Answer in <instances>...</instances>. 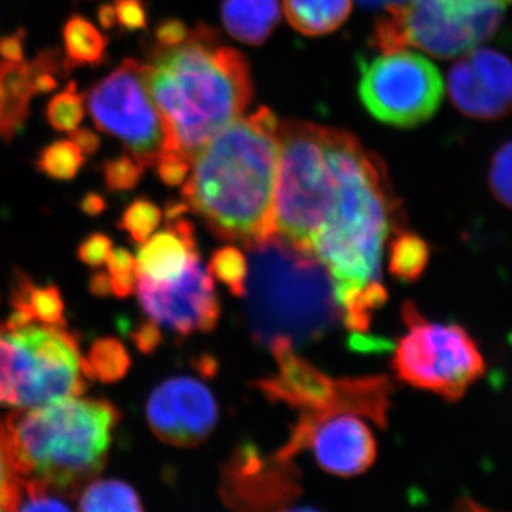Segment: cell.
<instances>
[{
	"label": "cell",
	"mask_w": 512,
	"mask_h": 512,
	"mask_svg": "<svg viewBox=\"0 0 512 512\" xmlns=\"http://www.w3.org/2000/svg\"><path fill=\"white\" fill-rule=\"evenodd\" d=\"M429 261V244L413 232H400L390 244L389 271L400 281H417L426 271Z\"/></svg>",
	"instance_id": "cell-25"
},
{
	"label": "cell",
	"mask_w": 512,
	"mask_h": 512,
	"mask_svg": "<svg viewBox=\"0 0 512 512\" xmlns=\"http://www.w3.org/2000/svg\"><path fill=\"white\" fill-rule=\"evenodd\" d=\"M220 494L234 510H295L302 488L292 460L266 457L254 444L242 443L222 468Z\"/></svg>",
	"instance_id": "cell-12"
},
{
	"label": "cell",
	"mask_w": 512,
	"mask_h": 512,
	"mask_svg": "<svg viewBox=\"0 0 512 512\" xmlns=\"http://www.w3.org/2000/svg\"><path fill=\"white\" fill-rule=\"evenodd\" d=\"M150 429L175 447H197L210 437L218 421V404L211 390L192 377L165 380L147 403Z\"/></svg>",
	"instance_id": "cell-14"
},
{
	"label": "cell",
	"mask_w": 512,
	"mask_h": 512,
	"mask_svg": "<svg viewBox=\"0 0 512 512\" xmlns=\"http://www.w3.org/2000/svg\"><path fill=\"white\" fill-rule=\"evenodd\" d=\"M161 221H163V211L156 202L140 197L124 210L119 228L128 232L131 239L138 244H143L160 227Z\"/></svg>",
	"instance_id": "cell-31"
},
{
	"label": "cell",
	"mask_w": 512,
	"mask_h": 512,
	"mask_svg": "<svg viewBox=\"0 0 512 512\" xmlns=\"http://www.w3.org/2000/svg\"><path fill=\"white\" fill-rule=\"evenodd\" d=\"M111 249H113V241L107 234L103 232H94L86 239L77 249V258L92 268H100L107 262Z\"/></svg>",
	"instance_id": "cell-35"
},
{
	"label": "cell",
	"mask_w": 512,
	"mask_h": 512,
	"mask_svg": "<svg viewBox=\"0 0 512 512\" xmlns=\"http://www.w3.org/2000/svg\"><path fill=\"white\" fill-rule=\"evenodd\" d=\"M190 33L184 22L177 19L163 20L157 26L154 36H156V46L170 47L184 42L185 37Z\"/></svg>",
	"instance_id": "cell-37"
},
{
	"label": "cell",
	"mask_w": 512,
	"mask_h": 512,
	"mask_svg": "<svg viewBox=\"0 0 512 512\" xmlns=\"http://www.w3.org/2000/svg\"><path fill=\"white\" fill-rule=\"evenodd\" d=\"M136 291L148 318L181 336L217 328L221 306L211 274L192 259L187 271L171 282H153L137 276Z\"/></svg>",
	"instance_id": "cell-13"
},
{
	"label": "cell",
	"mask_w": 512,
	"mask_h": 512,
	"mask_svg": "<svg viewBox=\"0 0 512 512\" xmlns=\"http://www.w3.org/2000/svg\"><path fill=\"white\" fill-rule=\"evenodd\" d=\"M12 306L25 309L46 325L66 326L64 303L56 286H36L25 274L16 275L13 284Z\"/></svg>",
	"instance_id": "cell-23"
},
{
	"label": "cell",
	"mask_w": 512,
	"mask_h": 512,
	"mask_svg": "<svg viewBox=\"0 0 512 512\" xmlns=\"http://www.w3.org/2000/svg\"><path fill=\"white\" fill-rule=\"evenodd\" d=\"M448 72L451 101L477 120H498L512 111V60L498 50H468Z\"/></svg>",
	"instance_id": "cell-15"
},
{
	"label": "cell",
	"mask_w": 512,
	"mask_h": 512,
	"mask_svg": "<svg viewBox=\"0 0 512 512\" xmlns=\"http://www.w3.org/2000/svg\"><path fill=\"white\" fill-rule=\"evenodd\" d=\"M248 261L237 247L227 245L212 254L208 272L227 286L234 296H245L247 291Z\"/></svg>",
	"instance_id": "cell-29"
},
{
	"label": "cell",
	"mask_w": 512,
	"mask_h": 512,
	"mask_svg": "<svg viewBox=\"0 0 512 512\" xmlns=\"http://www.w3.org/2000/svg\"><path fill=\"white\" fill-rule=\"evenodd\" d=\"M144 72L164 124L161 154L188 163L222 128L239 119L251 101L247 59L221 45L208 26L190 30L178 45L154 47Z\"/></svg>",
	"instance_id": "cell-2"
},
{
	"label": "cell",
	"mask_w": 512,
	"mask_h": 512,
	"mask_svg": "<svg viewBox=\"0 0 512 512\" xmlns=\"http://www.w3.org/2000/svg\"><path fill=\"white\" fill-rule=\"evenodd\" d=\"M329 134V127L303 121H286L278 127L275 231L303 251L312 252L335 201Z\"/></svg>",
	"instance_id": "cell-6"
},
{
	"label": "cell",
	"mask_w": 512,
	"mask_h": 512,
	"mask_svg": "<svg viewBox=\"0 0 512 512\" xmlns=\"http://www.w3.org/2000/svg\"><path fill=\"white\" fill-rule=\"evenodd\" d=\"M116 26L121 33H134L147 28L148 9L146 0H113Z\"/></svg>",
	"instance_id": "cell-34"
},
{
	"label": "cell",
	"mask_w": 512,
	"mask_h": 512,
	"mask_svg": "<svg viewBox=\"0 0 512 512\" xmlns=\"http://www.w3.org/2000/svg\"><path fill=\"white\" fill-rule=\"evenodd\" d=\"M278 127L275 114L261 107L222 128L192 160L184 204L217 237L248 247L276 234Z\"/></svg>",
	"instance_id": "cell-1"
},
{
	"label": "cell",
	"mask_w": 512,
	"mask_h": 512,
	"mask_svg": "<svg viewBox=\"0 0 512 512\" xmlns=\"http://www.w3.org/2000/svg\"><path fill=\"white\" fill-rule=\"evenodd\" d=\"M488 185L495 200L512 210V140L498 148L490 164Z\"/></svg>",
	"instance_id": "cell-33"
},
{
	"label": "cell",
	"mask_w": 512,
	"mask_h": 512,
	"mask_svg": "<svg viewBox=\"0 0 512 512\" xmlns=\"http://www.w3.org/2000/svg\"><path fill=\"white\" fill-rule=\"evenodd\" d=\"M110 276L137 274L136 259L124 248L111 249L106 262Z\"/></svg>",
	"instance_id": "cell-40"
},
{
	"label": "cell",
	"mask_w": 512,
	"mask_h": 512,
	"mask_svg": "<svg viewBox=\"0 0 512 512\" xmlns=\"http://www.w3.org/2000/svg\"><path fill=\"white\" fill-rule=\"evenodd\" d=\"M64 76L83 67H99L107 62L109 39L92 20L72 15L62 30Z\"/></svg>",
	"instance_id": "cell-21"
},
{
	"label": "cell",
	"mask_w": 512,
	"mask_h": 512,
	"mask_svg": "<svg viewBox=\"0 0 512 512\" xmlns=\"http://www.w3.org/2000/svg\"><path fill=\"white\" fill-rule=\"evenodd\" d=\"M87 157L72 140H56L42 148L36 170L53 181H72L86 164Z\"/></svg>",
	"instance_id": "cell-26"
},
{
	"label": "cell",
	"mask_w": 512,
	"mask_h": 512,
	"mask_svg": "<svg viewBox=\"0 0 512 512\" xmlns=\"http://www.w3.org/2000/svg\"><path fill=\"white\" fill-rule=\"evenodd\" d=\"M97 19H99L101 28L114 29V26H116V12H114L113 3H101L99 9H97Z\"/></svg>",
	"instance_id": "cell-45"
},
{
	"label": "cell",
	"mask_w": 512,
	"mask_h": 512,
	"mask_svg": "<svg viewBox=\"0 0 512 512\" xmlns=\"http://www.w3.org/2000/svg\"><path fill=\"white\" fill-rule=\"evenodd\" d=\"M25 30H16L12 35L0 39V59L6 62H25Z\"/></svg>",
	"instance_id": "cell-39"
},
{
	"label": "cell",
	"mask_w": 512,
	"mask_h": 512,
	"mask_svg": "<svg viewBox=\"0 0 512 512\" xmlns=\"http://www.w3.org/2000/svg\"><path fill=\"white\" fill-rule=\"evenodd\" d=\"M120 419L119 410L100 399L64 397L19 407L5 424L20 478L74 497L106 466Z\"/></svg>",
	"instance_id": "cell-4"
},
{
	"label": "cell",
	"mask_w": 512,
	"mask_h": 512,
	"mask_svg": "<svg viewBox=\"0 0 512 512\" xmlns=\"http://www.w3.org/2000/svg\"><path fill=\"white\" fill-rule=\"evenodd\" d=\"M392 384L386 376L343 377L339 379L338 392L328 409L318 413H302L285 446L275 456L292 460L306 450L312 431L320 421L340 413H352L375 421L386 429Z\"/></svg>",
	"instance_id": "cell-16"
},
{
	"label": "cell",
	"mask_w": 512,
	"mask_h": 512,
	"mask_svg": "<svg viewBox=\"0 0 512 512\" xmlns=\"http://www.w3.org/2000/svg\"><path fill=\"white\" fill-rule=\"evenodd\" d=\"M94 375L66 326L0 325V404L33 407L79 397Z\"/></svg>",
	"instance_id": "cell-7"
},
{
	"label": "cell",
	"mask_w": 512,
	"mask_h": 512,
	"mask_svg": "<svg viewBox=\"0 0 512 512\" xmlns=\"http://www.w3.org/2000/svg\"><path fill=\"white\" fill-rule=\"evenodd\" d=\"M80 210L89 217H99L107 210L106 198L97 192H87L80 201Z\"/></svg>",
	"instance_id": "cell-42"
},
{
	"label": "cell",
	"mask_w": 512,
	"mask_h": 512,
	"mask_svg": "<svg viewBox=\"0 0 512 512\" xmlns=\"http://www.w3.org/2000/svg\"><path fill=\"white\" fill-rule=\"evenodd\" d=\"M86 360L94 379L104 383H116L124 379L131 366L130 355L123 343L114 338L96 340Z\"/></svg>",
	"instance_id": "cell-27"
},
{
	"label": "cell",
	"mask_w": 512,
	"mask_h": 512,
	"mask_svg": "<svg viewBox=\"0 0 512 512\" xmlns=\"http://www.w3.org/2000/svg\"><path fill=\"white\" fill-rule=\"evenodd\" d=\"M131 339L136 343L137 349L141 353L151 355V353L156 352L163 338H161L160 328H158L157 323L151 320V322L140 323L137 329L131 333Z\"/></svg>",
	"instance_id": "cell-38"
},
{
	"label": "cell",
	"mask_w": 512,
	"mask_h": 512,
	"mask_svg": "<svg viewBox=\"0 0 512 512\" xmlns=\"http://www.w3.org/2000/svg\"><path fill=\"white\" fill-rule=\"evenodd\" d=\"M183 214L168 217L167 227L151 235L138 248L137 276L153 282L175 281L187 271L192 259L200 255L194 227Z\"/></svg>",
	"instance_id": "cell-19"
},
{
	"label": "cell",
	"mask_w": 512,
	"mask_h": 512,
	"mask_svg": "<svg viewBox=\"0 0 512 512\" xmlns=\"http://www.w3.org/2000/svg\"><path fill=\"white\" fill-rule=\"evenodd\" d=\"M86 113V97L79 92L77 84L70 82L55 94L46 106V120L59 133H72L80 127Z\"/></svg>",
	"instance_id": "cell-28"
},
{
	"label": "cell",
	"mask_w": 512,
	"mask_h": 512,
	"mask_svg": "<svg viewBox=\"0 0 512 512\" xmlns=\"http://www.w3.org/2000/svg\"><path fill=\"white\" fill-rule=\"evenodd\" d=\"M137 274L124 276H111V291L117 298H127L136 291Z\"/></svg>",
	"instance_id": "cell-43"
},
{
	"label": "cell",
	"mask_w": 512,
	"mask_h": 512,
	"mask_svg": "<svg viewBox=\"0 0 512 512\" xmlns=\"http://www.w3.org/2000/svg\"><path fill=\"white\" fill-rule=\"evenodd\" d=\"M335 201L312 245L328 268L338 303L382 278L384 242L392 220V195L377 158L343 130L330 128Z\"/></svg>",
	"instance_id": "cell-3"
},
{
	"label": "cell",
	"mask_w": 512,
	"mask_h": 512,
	"mask_svg": "<svg viewBox=\"0 0 512 512\" xmlns=\"http://www.w3.org/2000/svg\"><path fill=\"white\" fill-rule=\"evenodd\" d=\"M146 165L130 153L110 158L103 164V180L107 190L121 194L134 190L143 178Z\"/></svg>",
	"instance_id": "cell-32"
},
{
	"label": "cell",
	"mask_w": 512,
	"mask_h": 512,
	"mask_svg": "<svg viewBox=\"0 0 512 512\" xmlns=\"http://www.w3.org/2000/svg\"><path fill=\"white\" fill-rule=\"evenodd\" d=\"M249 252L247 309L252 338L271 349L322 339L342 320L328 268L312 252L279 234L245 247Z\"/></svg>",
	"instance_id": "cell-5"
},
{
	"label": "cell",
	"mask_w": 512,
	"mask_h": 512,
	"mask_svg": "<svg viewBox=\"0 0 512 512\" xmlns=\"http://www.w3.org/2000/svg\"><path fill=\"white\" fill-rule=\"evenodd\" d=\"M269 350L278 362V372L256 380V389L271 402L288 404L302 413L328 409L338 392L339 379L325 375L308 360L296 355L288 343H276Z\"/></svg>",
	"instance_id": "cell-17"
},
{
	"label": "cell",
	"mask_w": 512,
	"mask_h": 512,
	"mask_svg": "<svg viewBox=\"0 0 512 512\" xmlns=\"http://www.w3.org/2000/svg\"><path fill=\"white\" fill-rule=\"evenodd\" d=\"M80 511H144L133 487L119 480H96L87 484L79 503Z\"/></svg>",
	"instance_id": "cell-24"
},
{
	"label": "cell",
	"mask_w": 512,
	"mask_h": 512,
	"mask_svg": "<svg viewBox=\"0 0 512 512\" xmlns=\"http://www.w3.org/2000/svg\"><path fill=\"white\" fill-rule=\"evenodd\" d=\"M90 292L97 298H107L113 295L111 291V276L106 272H96L90 278Z\"/></svg>",
	"instance_id": "cell-44"
},
{
	"label": "cell",
	"mask_w": 512,
	"mask_h": 512,
	"mask_svg": "<svg viewBox=\"0 0 512 512\" xmlns=\"http://www.w3.org/2000/svg\"><path fill=\"white\" fill-rule=\"evenodd\" d=\"M22 500V478L16 470L6 424L0 420V511L18 510Z\"/></svg>",
	"instance_id": "cell-30"
},
{
	"label": "cell",
	"mask_w": 512,
	"mask_h": 512,
	"mask_svg": "<svg viewBox=\"0 0 512 512\" xmlns=\"http://www.w3.org/2000/svg\"><path fill=\"white\" fill-rule=\"evenodd\" d=\"M281 19L278 0H224L222 22L232 37L259 46L271 36Z\"/></svg>",
	"instance_id": "cell-20"
},
{
	"label": "cell",
	"mask_w": 512,
	"mask_h": 512,
	"mask_svg": "<svg viewBox=\"0 0 512 512\" xmlns=\"http://www.w3.org/2000/svg\"><path fill=\"white\" fill-rule=\"evenodd\" d=\"M494 2L503 9L507 8V6H512V0H494Z\"/></svg>",
	"instance_id": "cell-47"
},
{
	"label": "cell",
	"mask_w": 512,
	"mask_h": 512,
	"mask_svg": "<svg viewBox=\"0 0 512 512\" xmlns=\"http://www.w3.org/2000/svg\"><path fill=\"white\" fill-rule=\"evenodd\" d=\"M407 333L399 340L393 369L402 382L457 403L487 375L477 340L457 323L430 322L412 301L403 303Z\"/></svg>",
	"instance_id": "cell-8"
},
{
	"label": "cell",
	"mask_w": 512,
	"mask_h": 512,
	"mask_svg": "<svg viewBox=\"0 0 512 512\" xmlns=\"http://www.w3.org/2000/svg\"><path fill=\"white\" fill-rule=\"evenodd\" d=\"M70 140L83 151L84 156L92 157L100 150V137L87 127H77L70 133Z\"/></svg>",
	"instance_id": "cell-41"
},
{
	"label": "cell",
	"mask_w": 512,
	"mask_h": 512,
	"mask_svg": "<svg viewBox=\"0 0 512 512\" xmlns=\"http://www.w3.org/2000/svg\"><path fill=\"white\" fill-rule=\"evenodd\" d=\"M144 70L146 63L124 59L89 90L86 107L100 131L120 140L146 167H154L163 153L165 131Z\"/></svg>",
	"instance_id": "cell-10"
},
{
	"label": "cell",
	"mask_w": 512,
	"mask_h": 512,
	"mask_svg": "<svg viewBox=\"0 0 512 512\" xmlns=\"http://www.w3.org/2000/svg\"><path fill=\"white\" fill-rule=\"evenodd\" d=\"M367 8H389V6L400 5L406 0H359Z\"/></svg>",
	"instance_id": "cell-46"
},
{
	"label": "cell",
	"mask_w": 512,
	"mask_h": 512,
	"mask_svg": "<svg viewBox=\"0 0 512 512\" xmlns=\"http://www.w3.org/2000/svg\"><path fill=\"white\" fill-rule=\"evenodd\" d=\"M504 10L494 0H406L386 8L373 42L382 52L416 46L450 59L490 39L500 28Z\"/></svg>",
	"instance_id": "cell-9"
},
{
	"label": "cell",
	"mask_w": 512,
	"mask_h": 512,
	"mask_svg": "<svg viewBox=\"0 0 512 512\" xmlns=\"http://www.w3.org/2000/svg\"><path fill=\"white\" fill-rule=\"evenodd\" d=\"M154 167L157 168L158 177L164 184L177 187L184 184L185 178L190 173L191 163L174 154H161Z\"/></svg>",
	"instance_id": "cell-36"
},
{
	"label": "cell",
	"mask_w": 512,
	"mask_h": 512,
	"mask_svg": "<svg viewBox=\"0 0 512 512\" xmlns=\"http://www.w3.org/2000/svg\"><path fill=\"white\" fill-rule=\"evenodd\" d=\"M359 94L377 120L390 126L414 127L431 119L439 109L444 83L429 59L400 49L360 64Z\"/></svg>",
	"instance_id": "cell-11"
},
{
	"label": "cell",
	"mask_w": 512,
	"mask_h": 512,
	"mask_svg": "<svg viewBox=\"0 0 512 512\" xmlns=\"http://www.w3.org/2000/svg\"><path fill=\"white\" fill-rule=\"evenodd\" d=\"M293 29L305 36H322L340 28L352 12V0H284Z\"/></svg>",
	"instance_id": "cell-22"
},
{
	"label": "cell",
	"mask_w": 512,
	"mask_h": 512,
	"mask_svg": "<svg viewBox=\"0 0 512 512\" xmlns=\"http://www.w3.org/2000/svg\"><path fill=\"white\" fill-rule=\"evenodd\" d=\"M308 448L319 467L333 476L350 478L375 464L377 444L372 430L356 414L340 413L320 421Z\"/></svg>",
	"instance_id": "cell-18"
}]
</instances>
